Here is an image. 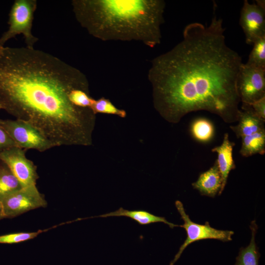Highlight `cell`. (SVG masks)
<instances>
[{"label":"cell","mask_w":265,"mask_h":265,"mask_svg":"<svg viewBox=\"0 0 265 265\" xmlns=\"http://www.w3.org/2000/svg\"><path fill=\"white\" fill-rule=\"evenodd\" d=\"M225 30L222 19L215 13L209 25L189 24L181 41L151 61L148 78L154 106L167 121L177 123L201 110L226 123L238 121L240 101L237 83L243 63L227 45Z\"/></svg>","instance_id":"1"},{"label":"cell","mask_w":265,"mask_h":265,"mask_svg":"<svg viewBox=\"0 0 265 265\" xmlns=\"http://www.w3.org/2000/svg\"><path fill=\"white\" fill-rule=\"evenodd\" d=\"M86 76L34 48L0 45V106L37 129L54 147L92 143L95 114L75 106L70 93L89 91Z\"/></svg>","instance_id":"2"},{"label":"cell","mask_w":265,"mask_h":265,"mask_svg":"<svg viewBox=\"0 0 265 265\" xmlns=\"http://www.w3.org/2000/svg\"><path fill=\"white\" fill-rule=\"evenodd\" d=\"M75 18L89 34L103 41L160 44L165 2L162 0H73Z\"/></svg>","instance_id":"3"},{"label":"cell","mask_w":265,"mask_h":265,"mask_svg":"<svg viewBox=\"0 0 265 265\" xmlns=\"http://www.w3.org/2000/svg\"><path fill=\"white\" fill-rule=\"evenodd\" d=\"M36 0H16L9 13L8 29L0 37V45L4 46L9 39L22 34L26 47L34 48L38 39L32 33L34 12L37 8Z\"/></svg>","instance_id":"4"},{"label":"cell","mask_w":265,"mask_h":265,"mask_svg":"<svg viewBox=\"0 0 265 265\" xmlns=\"http://www.w3.org/2000/svg\"><path fill=\"white\" fill-rule=\"evenodd\" d=\"M0 126L7 132L17 146L42 152L54 147L52 143L29 123L16 119L2 120Z\"/></svg>","instance_id":"5"},{"label":"cell","mask_w":265,"mask_h":265,"mask_svg":"<svg viewBox=\"0 0 265 265\" xmlns=\"http://www.w3.org/2000/svg\"><path fill=\"white\" fill-rule=\"evenodd\" d=\"M175 206L184 221L183 225H180V227L185 229L187 236L169 265H174L187 246L195 241L207 239H217L222 241L232 240V236L234 234L233 231L215 229L210 226L209 222H206L204 224L195 223L191 220L188 215L186 212L183 204L181 201L177 200Z\"/></svg>","instance_id":"6"},{"label":"cell","mask_w":265,"mask_h":265,"mask_svg":"<svg viewBox=\"0 0 265 265\" xmlns=\"http://www.w3.org/2000/svg\"><path fill=\"white\" fill-rule=\"evenodd\" d=\"M237 90L242 104L251 105L265 97V69L242 63L237 78Z\"/></svg>","instance_id":"7"},{"label":"cell","mask_w":265,"mask_h":265,"mask_svg":"<svg viewBox=\"0 0 265 265\" xmlns=\"http://www.w3.org/2000/svg\"><path fill=\"white\" fill-rule=\"evenodd\" d=\"M5 217H13L29 211L47 206L36 186L23 187L1 201Z\"/></svg>","instance_id":"8"},{"label":"cell","mask_w":265,"mask_h":265,"mask_svg":"<svg viewBox=\"0 0 265 265\" xmlns=\"http://www.w3.org/2000/svg\"><path fill=\"white\" fill-rule=\"evenodd\" d=\"M26 150L18 147L0 151V160L11 171L23 187L36 186L37 167L26 156Z\"/></svg>","instance_id":"9"},{"label":"cell","mask_w":265,"mask_h":265,"mask_svg":"<svg viewBox=\"0 0 265 265\" xmlns=\"http://www.w3.org/2000/svg\"><path fill=\"white\" fill-rule=\"evenodd\" d=\"M250 3L244 0L240 13L239 23L245 36L246 43L253 44L265 37V0Z\"/></svg>","instance_id":"10"},{"label":"cell","mask_w":265,"mask_h":265,"mask_svg":"<svg viewBox=\"0 0 265 265\" xmlns=\"http://www.w3.org/2000/svg\"><path fill=\"white\" fill-rule=\"evenodd\" d=\"M236 125L230 126L237 138L249 135L265 129V120L259 117L250 105L242 104Z\"/></svg>","instance_id":"11"},{"label":"cell","mask_w":265,"mask_h":265,"mask_svg":"<svg viewBox=\"0 0 265 265\" xmlns=\"http://www.w3.org/2000/svg\"><path fill=\"white\" fill-rule=\"evenodd\" d=\"M235 145V143L230 140L229 133L226 132L224 134L221 145L212 149V152L217 154V158L215 161L222 180V186L219 195L225 188L230 171L236 168L233 156Z\"/></svg>","instance_id":"12"},{"label":"cell","mask_w":265,"mask_h":265,"mask_svg":"<svg viewBox=\"0 0 265 265\" xmlns=\"http://www.w3.org/2000/svg\"><path fill=\"white\" fill-rule=\"evenodd\" d=\"M192 186L202 195L213 197L217 193L219 195L222 180L216 161L209 169L199 175Z\"/></svg>","instance_id":"13"},{"label":"cell","mask_w":265,"mask_h":265,"mask_svg":"<svg viewBox=\"0 0 265 265\" xmlns=\"http://www.w3.org/2000/svg\"><path fill=\"white\" fill-rule=\"evenodd\" d=\"M110 216H126L133 219L140 225H147L156 222H163L168 225L171 228L180 226V225L169 222L163 217L155 215L145 211H130L124 209L122 207L114 212L86 218Z\"/></svg>","instance_id":"14"},{"label":"cell","mask_w":265,"mask_h":265,"mask_svg":"<svg viewBox=\"0 0 265 265\" xmlns=\"http://www.w3.org/2000/svg\"><path fill=\"white\" fill-rule=\"evenodd\" d=\"M240 154L249 157L265 153V129L252 134L242 137Z\"/></svg>","instance_id":"15"},{"label":"cell","mask_w":265,"mask_h":265,"mask_svg":"<svg viewBox=\"0 0 265 265\" xmlns=\"http://www.w3.org/2000/svg\"><path fill=\"white\" fill-rule=\"evenodd\" d=\"M250 227L252 235L250 243L246 247L240 248L235 265H259L260 254L255 241L258 229L255 220L251 222Z\"/></svg>","instance_id":"16"},{"label":"cell","mask_w":265,"mask_h":265,"mask_svg":"<svg viewBox=\"0 0 265 265\" xmlns=\"http://www.w3.org/2000/svg\"><path fill=\"white\" fill-rule=\"evenodd\" d=\"M22 187V185L10 169L1 162L0 164V201Z\"/></svg>","instance_id":"17"},{"label":"cell","mask_w":265,"mask_h":265,"mask_svg":"<svg viewBox=\"0 0 265 265\" xmlns=\"http://www.w3.org/2000/svg\"><path fill=\"white\" fill-rule=\"evenodd\" d=\"M190 132L192 137L197 141L207 143L213 138L214 128L212 122L204 118H199L193 121L191 124Z\"/></svg>","instance_id":"18"},{"label":"cell","mask_w":265,"mask_h":265,"mask_svg":"<svg viewBox=\"0 0 265 265\" xmlns=\"http://www.w3.org/2000/svg\"><path fill=\"white\" fill-rule=\"evenodd\" d=\"M253 45V49L245 64L255 68L265 69V37L258 39Z\"/></svg>","instance_id":"19"},{"label":"cell","mask_w":265,"mask_h":265,"mask_svg":"<svg viewBox=\"0 0 265 265\" xmlns=\"http://www.w3.org/2000/svg\"><path fill=\"white\" fill-rule=\"evenodd\" d=\"M90 109L95 114L105 113L116 115L121 117H125L126 115L125 111L118 108L109 100L104 97L95 100Z\"/></svg>","instance_id":"20"},{"label":"cell","mask_w":265,"mask_h":265,"mask_svg":"<svg viewBox=\"0 0 265 265\" xmlns=\"http://www.w3.org/2000/svg\"><path fill=\"white\" fill-rule=\"evenodd\" d=\"M69 97L75 106L82 108H90L95 100L89 95V91L80 89L73 90Z\"/></svg>","instance_id":"21"},{"label":"cell","mask_w":265,"mask_h":265,"mask_svg":"<svg viewBox=\"0 0 265 265\" xmlns=\"http://www.w3.org/2000/svg\"><path fill=\"white\" fill-rule=\"evenodd\" d=\"M45 230L33 232H20L0 236V243H16L34 238Z\"/></svg>","instance_id":"22"},{"label":"cell","mask_w":265,"mask_h":265,"mask_svg":"<svg viewBox=\"0 0 265 265\" xmlns=\"http://www.w3.org/2000/svg\"><path fill=\"white\" fill-rule=\"evenodd\" d=\"M17 147L7 132L0 126V151Z\"/></svg>","instance_id":"23"},{"label":"cell","mask_w":265,"mask_h":265,"mask_svg":"<svg viewBox=\"0 0 265 265\" xmlns=\"http://www.w3.org/2000/svg\"><path fill=\"white\" fill-rule=\"evenodd\" d=\"M254 112L265 120V97L250 105Z\"/></svg>","instance_id":"24"},{"label":"cell","mask_w":265,"mask_h":265,"mask_svg":"<svg viewBox=\"0 0 265 265\" xmlns=\"http://www.w3.org/2000/svg\"><path fill=\"white\" fill-rule=\"evenodd\" d=\"M5 218L4 212H3V208L2 204L1 201H0V220Z\"/></svg>","instance_id":"25"},{"label":"cell","mask_w":265,"mask_h":265,"mask_svg":"<svg viewBox=\"0 0 265 265\" xmlns=\"http://www.w3.org/2000/svg\"><path fill=\"white\" fill-rule=\"evenodd\" d=\"M0 109H1L0 106Z\"/></svg>","instance_id":"26"}]
</instances>
